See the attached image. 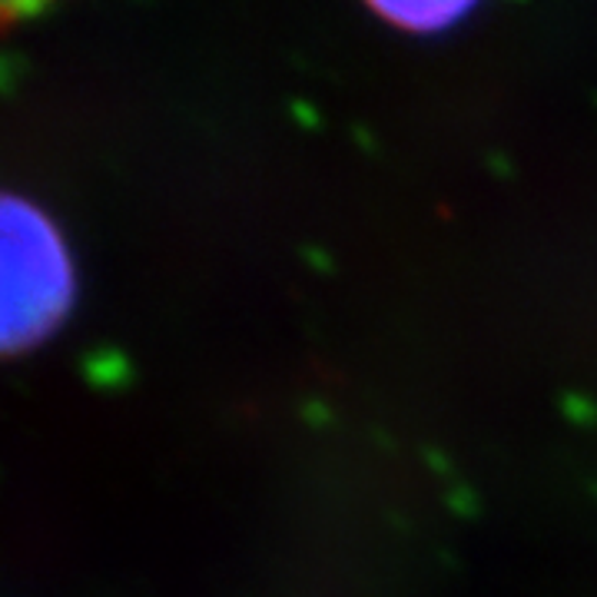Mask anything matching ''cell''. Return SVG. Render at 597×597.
Instances as JSON below:
<instances>
[{
    "mask_svg": "<svg viewBox=\"0 0 597 597\" xmlns=\"http://www.w3.org/2000/svg\"><path fill=\"white\" fill-rule=\"evenodd\" d=\"M77 266L34 199L0 189V359L37 349L70 316Z\"/></svg>",
    "mask_w": 597,
    "mask_h": 597,
    "instance_id": "obj_1",
    "label": "cell"
},
{
    "mask_svg": "<svg viewBox=\"0 0 597 597\" xmlns=\"http://www.w3.org/2000/svg\"><path fill=\"white\" fill-rule=\"evenodd\" d=\"M385 21L406 31H442L452 21L465 17L461 4H415V8H375Z\"/></svg>",
    "mask_w": 597,
    "mask_h": 597,
    "instance_id": "obj_2",
    "label": "cell"
},
{
    "mask_svg": "<svg viewBox=\"0 0 597 597\" xmlns=\"http://www.w3.org/2000/svg\"><path fill=\"white\" fill-rule=\"evenodd\" d=\"M14 17H17V11H14V8H0V27L11 24Z\"/></svg>",
    "mask_w": 597,
    "mask_h": 597,
    "instance_id": "obj_3",
    "label": "cell"
}]
</instances>
